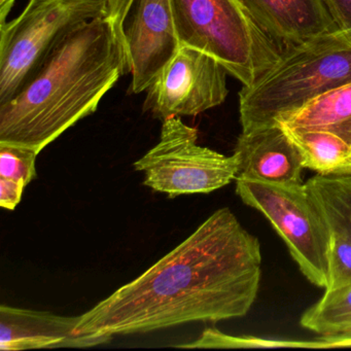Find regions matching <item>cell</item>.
I'll list each match as a JSON object with an SVG mask.
<instances>
[{
    "mask_svg": "<svg viewBox=\"0 0 351 351\" xmlns=\"http://www.w3.org/2000/svg\"><path fill=\"white\" fill-rule=\"evenodd\" d=\"M300 324L320 337L351 332V285L326 289L319 301L310 306Z\"/></svg>",
    "mask_w": 351,
    "mask_h": 351,
    "instance_id": "obj_16",
    "label": "cell"
},
{
    "mask_svg": "<svg viewBox=\"0 0 351 351\" xmlns=\"http://www.w3.org/2000/svg\"><path fill=\"white\" fill-rule=\"evenodd\" d=\"M351 285V239L345 234L332 231L328 285L326 289Z\"/></svg>",
    "mask_w": 351,
    "mask_h": 351,
    "instance_id": "obj_18",
    "label": "cell"
},
{
    "mask_svg": "<svg viewBox=\"0 0 351 351\" xmlns=\"http://www.w3.org/2000/svg\"><path fill=\"white\" fill-rule=\"evenodd\" d=\"M228 73L211 55L182 46L145 91L143 112L163 122L217 108L229 93Z\"/></svg>",
    "mask_w": 351,
    "mask_h": 351,
    "instance_id": "obj_9",
    "label": "cell"
},
{
    "mask_svg": "<svg viewBox=\"0 0 351 351\" xmlns=\"http://www.w3.org/2000/svg\"><path fill=\"white\" fill-rule=\"evenodd\" d=\"M330 231L351 239V176H314L305 184Z\"/></svg>",
    "mask_w": 351,
    "mask_h": 351,
    "instance_id": "obj_15",
    "label": "cell"
},
{
    "mask_svg": "<svg viewBox=\"0 0 351 351\" xmlns=\"http://www.w3.org/2000/svg\"><path fill=\"white\" fill-rule=\"evenodd\" d=\"M236 193L244 204L260 211L270 221L304 276L326 289L332 231L305 184L237 178Z\"/></svg>",
    "mask_w": 351,
    "mask_h": 351,
    "instance_id": "obj_6",
    "label": "cell"
},
{
    "mask_svg": "<svg viewBox=\"0 0 351 351\" xmlns=\"http://www.w3.org/2000/svg\"><path fill=\"white\" fill-rule=\"evenodd\" d=\"M283 51L339 29L324 0H239Z\"/></svg>",
    "mask_w": 351,
    "mask_h": 351,
    "instance_id": "obj_12",
    "label": "cell"
},
{
    "mask_svg": "<svg viewBox=\"0 0 351 351\" xmlns=\"http://www.w3.org/2000/svg\"><path fill=\"white\" fill-rule=\"evenodd\" d=\"M127 73L126 52L112 19L104 15L86 22L56 47L15 97L0 106V143L40 154L94 114Z\"/></svg>",
    "mask_w": 351,
    "mask_h": 351,
    "instance_id": "obj_2",
    "label": "cell"
},
{
    "mask_svg": "<svg viewBox=\"0 0 351 351\" xmlns=\"http://www.w3.org/2000/svg\"><path fill=\"white\" fill-rule=\"evenodd\" d=\"M15 0H0V26L7 24V18L13 9Z\"/></svg>",
    "mask_w": 351,
    "mask_h": 351,
    "instance_id": "obj_21",
    "label": "cell"
},
{
    "mask_svg": "<svg viewBox=\"0 0 351 351\" xmlns=\"http://www.w3.org/2000/svg\"><path fill=\"white\" fill-rule=\"evenodd\" d=\"M79 316H61L49 311L0 306V349L87 348L106 344L112 337L79 335Z\"/></svg>",
    "mask_w": 351,
    "mask_h": 351,
    "instance_id": "obj_10",
    "label": "cell"
},
{
    "mask_svg": "<svg viewBox=\"0 0 351 351\" xmlns=\"http://www.w3.org/2000/svg\"><path fill=\"white\" fill-rule=\"evenodd\" d=\"M261 268L258 238L231 209H217L141 276L79 315L75 332L114 338L243 317L258 295Z\"/></svg>",
    "mask_w": 351,
    "mask_h": 351,
    "instance_id": "obj_1",
    "label": "cell"
},
{
    "mask_svg": "<svg viewBox=\"0 0 351 351\" xmlns=\"http://www.w3.org/2000/svg\"><path fill=\"white\" fill-rule=\"evenodd\" d=\"M283 128L299 151L305 169L319 176H351L350 143L328 131Z\"/></svg>",
    "mask_w": 351,
    "mask_h": 351,
    "instance_id": "obj_14",
    "label": "cell"
},
{
    "mask_svg": "<svg viewBox=\"0 0 351 351\" xmlns=\"http://www.w3.org/2000/svg\"><path fill=\"white\" fill-rule=\"evenodd\" d=\"M34 149L11 143H0V178L19 180L26 184L36 178Z\"/></svg>",
    "mask_w": 351,
    "mask_h": 351,
    "instance_id": "obj_17",
    "label": "cell"
},
{
    "mask_svg": "<svg viewBox=\"0 0 351 351\" xmlns=\"http://www.w3.org/2000/svg\"><path fill=\"white\" fill-rule=\"evenodd\" d=\"M351 83V30H337L285 50L239 92L242 132L276 124L316 98Z\"/></svg>",
    "mask_w": 351,
    "mask_h": 351,
    "instance_id": "obj_3",
    "label": "cell"
},
{
    "mask_svg": "<svg viewBox=\"0 0 351 351\" xmlns=\"http://www.w3.org/2000/svg\"><path fill=\"white\" fill-rule=\"evenodd\" d=\"M171 7L180 45L215 57L244 87L285 52L239 0H171Z\"/></svg>",
    "mask_w": 351,
    "mask_h": 351,
    "instance_id": "obj_4",
    "label": "cell"
},
{
    "mask_svg": "<svg viewBox=\"0 0 351 351\" xmlns=\"http://www.w3.org/2000/svg\"><path fill=\"white\" fill-rule=\"evenodd\" d=\"M277 123L287 128L328 131L351 145V83L316 98Z\"/></svg>",
    "mask_w": 351,
    "mask_h": 351,
    "instance_id": "obj_13",
    "label": "cell"
},
{
    "mask_svg": "<svg viewBox=\"0 0 351 351\" xmlns=\"http://www.w3.org/2000/svg\"><path fill=\"white\" fill-rule=\"evenodd\" d=\"M108 0H30L0 26V106L15 97L73 30L106 15Z\"/></svg>",
    "mask_w": 351,
    "mask_h": 351,
    "instance_id": "obj_5",
    "label": "cell"
},
{
    "mask_svg": "<svg viewBox=\"0 0 351 351\" xmlns=\"http://www.w3.org/2000/svg\"><path fill=\"white\" fill-rule=\"evenodd\" d=\"M340 30H351V0H324Z\"/></svg>",
    "mask_w": 351,
    "mask_h": 351,
    "instance_id": "obj_20",
    "label": "cell"
},
{
    "mask_svg": "<svg viewBox=\"0 0 351 351\" xmlns=\"http://www.w3.org/2000/svg\"><path fill=\"white\" fill-rule=\"evenodd\" d=\"M347 335H351V332H350V334H347ZM341 336H342V335H341Z\"/></svg>",
    "mask_w": 351,
    "mask_h": 351,
    "instance_id": "obj_22",
    "label": "cell"
},
{
    "mask_svg": "<svg viewBox=\"0 0 351 351\" xmlns=\"http://www.w3.org/2000/svg\"><path fill=\"white\" fill-rule=\"evenodd\" d=\"M234 155L238 162L237 178L302 184L305 168L301 155L279 123L241 132Z\"/></svg>",
    "mask_w": 351,
    "mask_h": 351,
    "instance_id": "obj_11",
    "label": "cell"
},
{
    "mask_svg": "<svg viewBox=\"0 0 351 351\" xmlns=\"http://www.w3.org/2000/svg\"><path fill=\"white\" fill-rule=\"evenodd\" d=\"M198 131L180 118L162 125L160 141L133 164L145 173L143 184L169 198L182 195L209 194L236 180L238 162L197 143Z\"/></svg>",
    "mask_w": 351,
    "mask_h": 351,
    "instance_id": "obj_7",
    "label": "cell"
},
{
    "mask_svg": "<svg viewBox=\"0 0 351 351\" xmlns=\"http://www.w3.org/2000/svg\"><path fill=\"white\" fill-rule=\"evenodd\" d=\"M106 15L126 52L130 92L143 93L182 47L171 0H108Z\"/></svg>",
    "mask_w": 351,
    "mask_h": 351,
    "instance_id": "obj_8",
    "label": "cell"
},
{
    "mask_svg": "<svg viewBox=\"0 0 351 351\" xmlns=\"http://www.w3.org/2000/svg\"><path fill=\"white\" fill-rule=\"evenodd\" d=\"M26 186L24 182L0 178V206L14 210L21 201Z\"/></svg>",
    "mask_w": 351,
    "mask_h": 351,
    "instance_id": "obj_19",
    "label": "cell"
}]
</instances>
